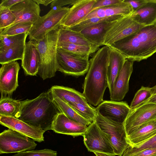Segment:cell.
Here are the masks:
<instances>
[{"label": "cell", "mask_w": 156, "mask_h": 156, "mask_svg": "<svg viewBox=\"0 0 156 156\" xmlns=\"http://www.w3.org/2000/svg\"><path fill=\"white\" fill-rule=\"evenodd\" d=\"M122 156H156V148L147 149L131 154H123Z\"/></svg>", "instance_id": "cell-40"}, {"label": "cell", "mask_w": 156, "mask_h": 156, "mask_svg": "<svg viewBox=\"0 0 156 156\" xmlns=\"http://www.w3.org/2000/svg\"><path fill=\"white\" fill-rule=\"evenodd\" d=\"M50 90L53 97L59 98L70 106L76 103L87 102L83 93L73 88L55 85Z\"/></svg>", "instance_id": "cell-25"}, {"label": "cell", "mask_w": 156, "mask_h": 156, "mask_svg": "<svg viewBox=\"0 0 156 156\" xmlns=\"http://www.w3.org/2000/svg\"><path fill=\"white\" fill-rule=\"evenodd\" d=\"M120 19L94 24L84 28L80 32L91 44L93 53L96 51L100 46L103 45L107 33Z\"/></svg>", "instance_id": "cell-17"}, {"label": "cell", "mask_w": 156, "mask_h": 156, "mask_svg": "<svg viewBox=\"0 0 156 156\" xmlns=\"http://www.w3.org/2000/svg\"><path fill=\"white\" fill-rule=\"evenodd\" d=\"M57 151L49 149L32 150L18 153L12 156H57Z\"/></svg>", "instance_id": "cell-38"}, {"label": "cell", "mask_w": 156, "mask_h": 156, "mask_svg": "<svg viewBox=\"0 0 156 156\" xmlns=\"http://www.w3.org/2000/svg\"><path fill=\"white\" fill-rule=\"evenodd\" d=\"M110 48L107 76L108 87L110 93L112 90L115 78L122 68L126 59L117 50L110 47Z\"/></svg>", "instance_id": "cell-24"}, {"label": "cell", "mask_w": 156, "mask_h": 156, "mask_svg": "<svg viewBox=\"0 0 156 156\" xmlns=\"http://www.w3.org/2000/svg\"><path fill=\"white\" fill-rule=\"evenodd\" d=\"M60 112L50 89L34 99L22 101L17 118L45 132L51 130L54 121Z\"/></svg>", "instance_id": "cell-2"}, {"label": "cell", "mask_w": 156, "mask_h": 156, "mask_svg": "<svg viewBox=\"0 0 156 156\" xmlns=\"http://www.w3.org/2000/svg\"><path fill=\"white\" fill-rule=\"evenodd\" d=\"M26 42L19 44L0 51V63L2 65L22 59Z\"/></svg>", "instance_id": "cell-29"}, {"label": "cell", "mask_w": 156, "mask_h": 156, "mask_svg": "<svg viewBox=\"0 0 156 156\" xmlns=\"http://www.w3.org/2000/svg\"><path fill=\"white\" fill-rule=\"evenodd\" d=\"M124 1L129 4L132 7L133 12L144 5L147 0H124Z\"/></svg>", "instance_id": "cell-42"}, {"label": "cell", "mask_w": 156, "mask_h": 156, "mask_svg": "<svg viewBox=\"0 0 156 156\" xmlns=\"http://www.w3.org/2000/svg\"><path fill=\"white\" fill-rule=\"evenodd\" d=\"M109 47L127 59L139 62L147 59L156 52V24L144 26Z\"/></svg>", "instance_id": "cell-3"}, {"label": "cell", "mask_w": 156, "mask_h": 156, "mask_svg": "<svg viewBox=\"0 0 156 156\" xmlns=\"http://www.w3.org/2000/svg\"><path fill=\"white\" fill-rule=\"evenodd\" d=\"M152 95L151 88L142 86L136 93L131 103L130 108L132 110L136 108L147 101Z\"/></svg>", "instance_id": "cell-34"}, {"label": "cell", "mask_w": 156, "mask_h": 156, "mask_svg": "<svg viewBox=\"0 0 156 156\" xmlns=\"http://www.w3.org/2000/svg\"><path fill=\"white\" fill-rule=\"evenodd\" d=\"M69 9L68 7H56L52 8L45 15L40 16L29 32V40L36 41L42 40L48 32L59 27Z\"/></svg>", "instance_id": "cell-5"}, {"label": "cell", "mask_w": 156, "mask_h": 156, "mask_svg": "<svg viewBox=\"0 0 156 156\" xmlns=\"http://www.w3.org/2000/svg\"><path fill=\"white\" fill-rule=\"evenodd\" d=\"M57 48L79 54H91L93 53L92 48L63 42H58Z\"/></svg>", "instance_id": "cell-35"}, {"label": "cell", "mask_w": 156, "mask_h": 156, "mask_svg": "<svg viewBox=\"0 0 156 156\" xmlns=\"http://www.w3.org/2000/svg\"><path fill=\"white\" fill-rule=\"evenodd\" d=\"M60 31L58 42H66L78 45L90 46L91 44L80 32L72 30L69 28L59 27Z\"/></svg>", "instance_id": "cell-27"}, {"label": "cell", "mask_w": 156, "mask_h": 156, "mask_svg": "<svg viewBox=\"0 0 156 156\" xmlns=\"http://www.w3.org/2000/svg\"><path fill=\"white\" fill-rule=\"evenodd\" d=\"M133 12L131 6L123 0L119 4L99 8L92 11L82 21L93 17H107L119 15L129 16Z\"/></svg>", "instance_id": "cell-21"}, {"label": "cell", "mask_w": 156, "mask_h": 156, "mask_svg": "<svg viewBox=\"0 0 156 156\" xmlns=\"http://www.w3.org/2000/svg\"><path fill=\"white\" fill-rule=\"evenodd\" d=\"M154 148H156V135L138 145L131 146L129 145L123 154H131L147 149Z\"/></svg>", "instance_id": "cell-37"}, {"label": "cell", "mask_w": 156, "mask_h": 156, "mask_svg": "<svg viewBox=\"0 0 156 156\" xmlns=\"http://www.w3.org/2000/svg\"><path fill=\"white\" fill-rule=\"evenodd\" d=\"M54 101L61 112L75 122L87 126L92 122L83 117L67 103L56 97H53Z\"/></svg>", "instance_id": "cell-28"}, {"label": "cell", "mask_w": 156, "mask_h": 156, "mask_svg": "<svg viewBox=\"0 0 156 156\" xmlns=\"http://www.w3.org/2000/svg\"><path fill=\"white\" fill-rule=\"evenodd\" d=\"M94 121L109 140L116 155L122 156L129 145L124 124L111 121L98 112Z\"/></svg>", "instance_id": "cell-7"}, {"label": "cell", "mask_w": 156, "mask_h": 156, "mask_svg": "<svg viewBox=\"0 0 156 156\" xmlns=\"http://www.w3.org/2000/svg\"><path fill=\"white\" fill-rule=\"evenodd\" d=\"M19 63L14 61L2 65L0 69V91L2 96L10 95L18 87Z\"/></svg>", "instance_id": "cell-13"}, {"label": "cell", "mask_w": 156, "mask_h": 156, "mask_svg": "<svg viewBox=\"0 0 156 156\" xmlns=\"http://www.w3.org/2000/svg\"><path fill=\"white\" fill-rule=\"evenodd\" d=\"M83 136L84 144L88 151L116 155L109 140L94 121L87 126Z\"/></svg>", "instance_id": "cell-9"}, {"label": "cell", "mask_w": 156, "mask_h": 156, "mask_svg": "<svg viewBox=\"0 0 156 156\" xmlns=\"http://www.w3.org/2000/svg\"><path fill=\"white\" fill-rule=\"evenodd\" d=\"M87 126L71 120L63 113H58L52 124V129L56 133L74 137L82 136Z\"/></svg>", "instance_id": "cell-20"}, {"label": "cell", "mask_w": 156, "mask_h": 156, "mask_svg": "<svg viewBox=\"0 0 156 156\" xmlns=\"http://www.w3.org/2000/svg\"><path fill=\"white\" fill-rule=\"evenodd\" d=\"M130 16L136 22L144 26L156 24V0H147Z\"/></svg>", "instance_id": "cell-23"}, {"label": "cell", "mask_w": 156, "mask_h": 156, "mask_svg": "<svg viewBox=\"0 0 156 156\" xmlns=\"http://www.w3.org/2000/svg\"><path fill=\"white\" fill-rule=\"evenodd\" d=\"M71 106L80 115L91 122L95 120L97 112L87 102L76 103Z\"/></svg>", "instance_id": "cell-31"}, {"label": "cell", "mask_w": 156, "mask_h": 156, "mask_svg": "<svg viewBox=\"0 0 156 156\" xmlns=\"http://www.w3.org/2000/svg\"><path fill=\"white\" fill-rule=\"evenodd\" d=\"M110 47L104 45L99 48L89 60L88 69L83 85V94L88 103L97 106L104 100L108 87L107 67Z\"/></svg>", "instance_id": "cell-1"}, {"label": "cell", "mask_w": 156, "mask_h": 156, "mask_svg": "<svg viewBox=\"0 0 156 156\" xmlns=\"http://www.w3.org/2000/svg\"><path fill=\"white\" fill-rule=\"evenodd\" d=\"M37 144L32 139L9 129L0 134V154L19 153L33 150Z\"/></svg>", "instance_id": "cell-8"}, {"label": "cell", "mask_w": 156, "mask_h": 156, "mask_svg": "<svg viewBox=\"0 0 156 156\" xmlns=\"http://www.w3.org/2000/svg\"><path fill=\"white\" fill-rule=\"evenodd\" d=\"M124 16H125L119 15L107 17H93L83 21L69 29L74 31L80 32L84 28L90 26L103 22L118 19Z\"/></svg>", "instance_id": "cell-33"}, {"label": "cell", "mask_w": 156, "mask_h": 156, "mask_svg": "<svg viewBox=\"0 0 156 156\" xmlns=\"http://www.w3.org/2000/svg\"><path fill=\"white\" fill-rule=\"evenodd\" d=\"M94 153L96 156H115V155L108 153L95 152Z\"/></svg>", "instance_id": "cell-46"}, {"label": "cell", "mask_w": 156, "mask_h": 156, "mask_svg": "<svg viewBox=\"0 0 156 156\" xmlns=\"http://www.w3.org/2000/svg\"><path fill=\"white\" fill-rule=\"evenodd\" d=\"M122 0H96L95 2L92 7L91 11L99 8L119 4L122 2Z\"/></svg>", "instance_id": "cell-39"}, {"label": "cell", "mask_w": 156, "mask_h": 156, "mask_svg": "<svg viewBox=\"0 0 156 156\" xmlns=\"http://www.w3.org/2000/svg\"><path fill=\"white\" fill-rule=\"evenodd\" d=\"M0 124L16 131L39 143L44 141L45 132L15 117L0 115Z\"/></svg>", "instance_id": "cell-14"}, {"label": "cell", "mask_w": 156, "mask_h": 156, "mask_svg": "<svg viewBox=\"0 0 156 156\" xmlns=\"http://www.w3.org/2000/svg\"><path fill=\"white\" fill-rule=\"evenodd\" d=\"M29 33L8 36H0V51L16 44L26 42Z\"/></svg>", "instance_id": "cell-30"}, {"label": "cell", "mask_w": 156, "mask_h": 156, "mask_svg": "<svg viewBox=\"0 0 156 156\" xmlns=\"http://www.w3.org/2000/svg\"><path fill=\"white\" fill-rule=\"evenodd\" d=\"M144 26L133 20L130 16H124L119 19L108 31L105 37L103 45L109 46Z\"/></svg>", "instance_id": "cell-10"}, {"label": "cell", "mask_w": 156, "mask_h": 156, "mask_svg": "<svg viewBox=\"0 0 156 156\" xmlns=\"http://www.w3.org/2000/svg\"><path fill=\"white\" fill-rule=\"evenodd\" d=\"M133 62L126 59L115 80L112 90L110 93L111 100L122 101L129 91V80L133 70Z\"/></svg>", "instance_id": "cell-16"}, {"label": "cell", "mask_w": 156, "mask_h": 156, "mask_svg": "<svg viewBox=\"0 0 156 156\" xmlns=\"http://www.w3.org/2000/svg\"><path fill=\"white\" fill-rule=\"evenodd\" d=\"M10 9L15 15L16 20L9 27L20 22L34 23L40 16V6L34 0H22L13 5Z\"/></svg>", "instance_id": "cell-15"}, {"label": "cell", "mask_w": 156, "mask_h": 156, "mask_svg": "<svg viewBox=\"0 0 156 156\" xmlns=\"http://www.w3.org/2000/svg\"><path fill=\"white\" fill-rule=\"evenodd\" d=\"M60 31L59 27L48 32L42 40L35 41L40 57L37 74L43 80L54 77L57 71V49Z\"/></svg>", "instance_id": "cell-4"}, {"label": "cell", "mask_w": 156, "mask_h": 156, "mask_svg": "<svg viewBox=\"0 0 156 156\" xmlns=\"http://www.w3.org/2000/svg\"><path fill=\"white\" fill-rule=\"evenodd\" d=\"M22 101L9 96H2L0 100V115L18 118Z\"/></svg>", "instance_id": "cell-26"}, {"label": "cell", "mask_w": 156, "mask_h": 156, "mask_svg": "<svg viewBox=\"0 0 156 156\" xmlns=\"http://www.w3.org/2000/svg\"><path fill=\"white\" fill-rule=\"evenodd\" d=\"M16 20L10 9L0 7V32L12 25Z\"/></svg>", "instance_id": "cell-36"}, {"label": "cell", "mask_w": 156, "mask_h": 156, "mask_svg": "<svg viewBox=\"0 0 156 156\" xmlns=\"http://www.w3.org/2000/svg\"><path fill=\"white\" fill-rule=\"evenodd\" d=\"M95 109L102 117L115 123L123 124L132 110L124 101H103Z\"/></svg>", "instance_id": "cell-11"}, {"label": "cell", "mask_w": 156, "mask_h": 156, "mask_svg": "<svg viewBox=\"0 0 156 156\" xmlns=\"http://www.w3.org/2000/svg\"><path fill=\"white\" fill-rule=\"evenodd\" d=\"M151 88L152 91V95L156 94V85L154 87H151Z\"/></svg>", "instance_id": "cell-47"}, {"label": "cell", "mask_w": 156, "mask_h": 156, "mask_svg": "<svg viewBox=\"0 0 156 156\" xmlns=\"http://www.w3.org/2000/svg\"><path fill=\"white\" fill-rule=\"evenodd\" d=\"M90 55L74 53L57 48V71L69 75H83L88 69Z\"/></svg>", "instance_id": "cell-6"}, {"label": "cell", "mask_w": 156, "mask_h": 156, "mask_svg": "<svg viewBox=\"0 0 156 156\" xmlns=\"http://www.w3.org/2000/svg\"><path fill=\"white\" fill-rule=\"evenodd\" d=\"M54 0H34L38 5L42 4L45 6H47L49 4L51 3Z\"/></svg>", "instance_id": "cell-44"}, {"label": "cell", "mask_w": 156, "mask_h": 156, "mask_svg": "<svg viewBox=\"0 0 156 156\" xmlns=\"http://www.w3.org/2000/svg\"><path fill=\"white\" fill-rule=\"evenodd\" d=\"M22 0H2L0 7L10 9L16 4L21 2Z\"/></svg>", "instance_id": "cell-43"}, {"label": "cell", "mask_w": 156, "mask_h": 156, "mask_svg": "<svg viewBox=\"0 0 156 156\" xmlns=\"http://www.w3.org/2000/svg\"><path fill=\"white\" fill-rule=\"evenodd\" d=\"M96 0H79L70 8L61 26L69 28L81 22L91 11Z\"/></svg>", "instance_id": "cell-18"}, {"label": "cell", "mask_w": 156, "mask_h": 156, "mask_svg": "<svg viewBox=\"0 0 156 156\" xmlns=\"http://www.w3.org/2000/svg\"><path fill=\"white\" fill-rule=\"evenodd\" d=\"M79 0H54L51 3L50 7H61L67 5H73Z\"/></svg>", "instance_id": "cell-41"}, {"label": "cell", "mask_w": 156, "mask_h": 156, "mask_svg": "<svg viewBox=\"0 0 156 156\" xmlns=\"http://www.w3.org/2000/svg\"><path fill=\"white\" fill-rule=\"evenodd\" d=\"M156 119V104H144L132 109L124 123L127 136L141 124Z\"/></svg>", "instance_id": "cell-12"}, {"label": "cell", "mask_w": 156, "mask_h": 156, "mask_svg": "<svg viewBox=\"0 0 156 156\" xmlns=\"http://www.w3.org/2000/svg\"><path fill=\"white\" fill-rule=\"evenodd\" d=\"M156 135V119L140 125L127 136L131 146L138 145Z\"/></svg>", "instance_id": "cell-22"}, {"label": "cell", "mask_w": 156, "mask_h": 156, "mask_svg": "<svg viewBox=\"0 0 156 156\" xmlns=\"http://www.w3.org/2000/svg\"><path fill=\"white\" fill-rule=\"evenodd\" d=\"M148 103H152L156 104V94L153 95L149 99L143 104Z\"/></svg>", "instance_id": "cell-45"}, {"label": "cell", "mask_w": 156, "mask_h": 156, "mask_svg": "<svg viewBox=\"0 0 156 156\" xmlns=\"http://www.w3.org/2000/svg\"><path fill=\"white\" fill-rule=\"evenodd\" d=\"M33 24L30 22L17 23L0 32V36H12L29 33Z\"/></svg>", "instance_id": "cell-32"}, {"label": "cell", "mask_w": 156, "mask_h": 156, "mask_svg": "<svg viewBox=\"0 0 156 156\" xmlns=\"http://www.w3.org/2000/svg\"><path fill=\"white\" fill-rule=\"evenodd\" d=\"M21 66L27 75L36 76L40 65V57L35 41L30 40L25 43Z\"/></svg>", "instance_id": "cell-19"}]
</instances>
